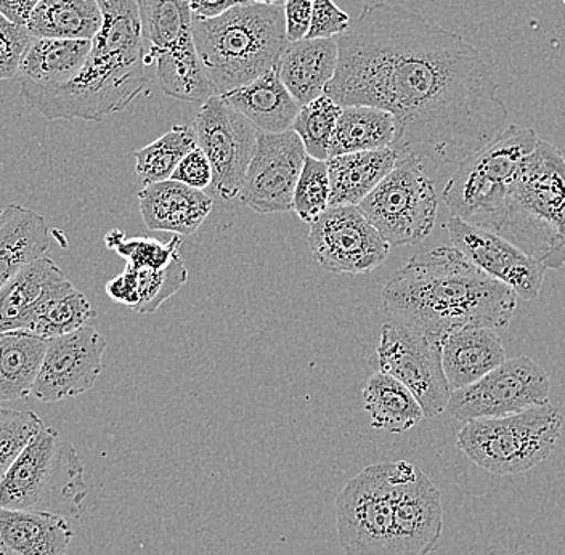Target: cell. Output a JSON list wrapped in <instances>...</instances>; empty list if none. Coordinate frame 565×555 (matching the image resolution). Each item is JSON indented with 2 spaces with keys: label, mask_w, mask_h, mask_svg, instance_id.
I'll return each instance as SVG.
<instances>
[{
  "label": "cell",
  "mask_w": 565,
  "mask_h": 555,
  "mask_svg": "<svg viewBox=\"0 0 565 555\" xmlns=\"http://www.w3.org/2000/svg\"><path fill=\"white\" fill-rule=\"evenodd\" d=\"M328 97L394 115L401 158L461 164L510 124L486 60L461 34L387 2L363 7L338 38Z\"/></svg>",
  "instance_id": "1"
},
{
  "label": "cell",
  "mask_w": 565,
  "mask_h": 555,
  "mask_svg": "<svg viewBox=\"0 0 565 555\" xmlns=\"http://www.w3.org/2000/svg\"><path fill=\"white\" fill-rule=\"evenodd\" d=\"M391 321L444 339L461 328L510 327L518 295L490 278L454 246L412 257L381 292Z\"/></svg>",
  "instance_id": "2"
},
{
  "label": "cell",
  "mask_w": 565,
  "mask_h": 555,
  "mask_svg": "<svg viewBox=\"0 0 565 555\" xmlns=\"http://www.w3.org/2000/svg\"><path fill=\"white\" fill-rule=\"evenodd\" d=\"M100 31L79 73L53 88H21L20 97L45 119L105 121L122 111L147 87V60L137 0H97Z\"/></svg>",
  "instance_id": "3"
},
{
  "label": "cell",
  "mask_w": 565,
  "mask_h": 555,
  "mask_svg": "<svg viewBox=\"0 0 565 555\" xmlns=\"http://www.w3.org/2000/svg\"><path fill=\"white\" fill-rule=\"evenodd\" d=\"M193 39L215 95L263 76L288 49L282 7L242 2L224 15L193 17Z\"/></svg>",
  "instance_id": "4"
},
{
  "label": "cell",
  "mask_w": 565,
  "mask_h": 555,
  "mask_svg": "<svg viewBox=\"0 0 565 555\" xmlns=\"http://www.w3.org/2000/svg\"><path fill=\"white\" fill-rule=\"evenodd\" d=\"M497 235L547 270L565 265V157L540 139L512 186Z\"/></svg>",
  "instance_id": "5"
},
{
  "label": "cell",
  "mask_w": 565,
  "mask_h": 555,
  "mask_svg": "<svg viewBox=\"0 0 565 555\" xmlns=\"http://www.w3.org/2000/svg\"><path fill=\"white\" fill-rule=\"evenodd\" d=\"M539 141L535 130L510 124L489 145L458 164L441 193L451 217L497 233L512 186Z\"/></svg>",
  "instance_id": "6"
},
{
  "label": "cell",
  "mask_w": 565,
  "mask_h": 555,
  "mask_svg": "<svg viewBox=\"0 0 565 555\" xmlns=\"http://www.w3.org/2000/svg\"><path fill=\"white\" fill-rule=\"evenodd\" d=\"M87 493L76 448L55 429L42 427L0 482V508L77 519Z\"/></svg>",
  "instance_id": "7"
},
{
  "label": "cell",
  "mask_w": 565,
  "mask_h": 555,
  "mask_svg": "<svg viewBox=\"0 0 565 555\" xmlns=\"http://www.w3.org/2000/svg\"><path fill=\"white\" fill-rule=\"evenodd\" d=\"M556 406H539L497 419L466 423L457 435L459 450L494 476H518L546 461L563 435Z\"/></svg>",
  "instance_id": "8"
},
{
  "label": "cell",
  "mask_w": 565,
  "mask_h": 555,
  "mask_svg": "<svg viewBox=\"0 0 565 555\" xmlns=\"http://www.w3.org/2000/svg\"><path fill=\"white\" fill-rule=\"evenodd\" d=\"M359 207L388 246H413L433 233L439 198L423 159L404 157Z\"/></svg>",
  "instance_id": "9"
},
{
  "label": "cell",
  "mask_w": 565,
  "mask_h": 555,
  "mask_svg": "<svg viewBox=\"0 0 565 555\" xmlns=\"http://www.w3.org/2000/svg\"><path fill=\"white\" fill-rule=\"evenodd\" d=\"M392 493L394 462L369 466L342 488L334 514L345 555H398Z\"/></svg>",
  "instance_id": "10"
},
{
  "label": "cell",
  "mask_w": 565,
  "mask_h": 555,
  "mask_svg": "<svg viewBox=\"0 0 565 555\" xmlns=\"http://www.w3.org/2000/svg\"><path fill=\"white\" fill-rule=\"evenodd\" d=\"M376 355L380 371L409 388L424 416H440L447 409L454 392L441 366V339L387 321L381 328Z\"/></svg>",
  "instance_id": "11"
},
{
  "label": "cell",
  "mask_w": 565,
  "mask_h": 555,
  "mask_svg": "<svg viewBox=\"0 0 565 555\" xmlns=\"http://www.w3.org/2000/svg\"><path fill=\"white\" fill-rule=\"evenodd\" d=\"M551 380L529 356H515L451 394L448 413L461 423L497 419L550 403Z\"/></svg>",
  "instance_id": "12"
},
{
  "label": "cell",
  "mask_w": 565,
  "mask_h": 555,
  "mask_svg": "<svg viewBox=\"0 0 565 555\" xmlns=\"http://www.w3.org/2000/svg\"><path fill=\"white\" fill-rule=\"evenodd\" d=\"M193 129L198 147L210 159L215 193L224 201L236 200L245 185L259 130L221 95L201 105Z\"/></svg>",
  "instance_id": "13"
},
{
  "label": "cell",
  "mask_w": 565,
  "mask_h": 555,
  "mask_svg": "<svg viewBox=\"0 0 565 555\" xmlns=\"http://www.w3.org/2000/svg\"><path fill=\"white\" fill-rule=\"evenodd\" d=\"M310 253L334 275H366L387 259L392 247L359 206L328 207L310 224Z\"/></svg>",
  "instance_id": "14"
},
{
  "label": "cell",
  "mask_w": 565,
  "mask_h": 555,
  "mask_svg": "<svg viewBox=\"0 0 565 555\" xmlns=\"http://www.w3.org/2000/svg\"><path fill=\"white\" fill-rule=\"evenodd\" d=\"M307 154L295 130L257 134V147L239 201L257 214H282L295 209V190Z\"/></svg>",
  "instance_id": "15"
},
{
  "label": "cell",
  "mask_w": 565,
  "mask_h": 555,
  "mask_svg": "<svg viewBox=\"0 0 565 555\" xmlns=\"http://www.w3.org/2000/svg\"><path fill=\"white\" fill-rule=\"evenodd\" d=\"M105 350V335L92 327L51 339L33 397L56 403L86 394L104 371Z\"/></svg>",
  "instance_id": "16"
},
{
  "label": "cell",
  "mask_w": 565,
  "mask_h": 555,
  "mask_svg": "<svg viewBox=\"0 0 565 555\" xmlns=\"http://www.w3.org/2000/svg\"><path fill=\"white\" fill-rule=\"evenodd\" d=\"M392 504L398 555L434 553L444 530L441 494L412 462H394Z\"/></svg>",
  "instance_id": "17"
},
{
  "label": "cell",
  "mask_w": 565,
  "mask_h": 555,
  "mask_svg": "<svg viewBox=\"0 0 565 555\" xmlns=\"http://www.w3.org/2000/svg\"><path fill=\"white\" fill-rule=\"evenodd\" d=\"M445 228L451 246L483 274L503 282L524 300L540 296L547 271L542 262L532 259L497 233L477 228L457 217L448 218Z\"/></svg>",
  "instance_id": "18"
},
{
  "label": "cell",
  "mask_w": 565,
  "mask_h": 555,
  "mask_svg": "<svg viewBox=\"0 0 565 555\" xmlns=\"http://www.w3.org/2000/svg\"><path fill=\"white\" fill-rule=\"evenodd\" d=\"M71 288L73 282L55 262L45 256L34 260L0 289V334L30 331L41 310Z\"/></svg>",
  "instance_id": "19"
},
{
  "label": "cell",
  "mask_w": 565,
  "mask_h": 555,
  "mask_svg": "<svg viewBox=\"0 0 565 555\" xmlns=\"http://www.w3.org/2000/svg\"><path fill=\"white\" fill-rule=\"evenodd\" d=\"M139 204L141 218L150 232L192 236L210 217L214 200L203 190L166 180L143 186Z\"/></svg>",
  "instance_id": "20"
},
{
  "label": "cell",
  "mask_w": 565,
  "mask_h": 555,
  "mask_svg": "<svg viewBox=\"0 0 565 555\" xmlns=\"http://www.w3.org/2000/svg\"><path fill=\"white\" fill-rule=\"evenodd\" d=\"M507 360L500 335L490 328H461L441 339V366L451 392L482 380Z\"/></svg>",
  "instance_id": "21"
},
{
  "label": "cell",
  "mask_w": 565,
  "mask_h": 555,
  "mask_svg": "<svg viewBox=\"0 0 565 555\" xmlns=\"http://www.w3.org/2000/svg\"><path fill=\"white\" fill-rule=\"evenodd\" d=\"M339 65L338 39L292 42L278 62V73L300 106L327 94Z\"/></svg>",
  "instance_id": "22"
},
{
  "label": "cell",
  "mask_w": 565,
  "mask_h": 555,
  "mask_svg": "<svg viewBox=\"0 0 565 555\" xmlns=\"http://www.w3.org/2000/svg\"><path fill=\"white\" fill-rule=\"evenodd\" d=\"M73 538V529L65 517L0 508L2 555H66Z\"/></svg>",
  "instance_id": "23"
},
{
  "label": "cell",
  "mask_w": 565,
  "mask_h": 555,
  "mask_svg": "<svg viewBox=\"0 0 565 555\" xmlns=\"http://www.w3.org/2000/svg\"><path fill=\"white\" fill-rule=\"evenodd\" d=\"M228 105L257 127L260 132L281 134L292 129L300 106L282 84L278 65L246 86L221 95Z\"/></svg>",
  "instance_id": "24"
},
{
  "label": "cell",
  "mask_w": 565,
  "mask_h": 555,
  "mask_svg": "<svg viewBox=\"0 0 565 555\" xmlns=\"http://www.w3.org/2000/svg\"><path fill=\"white\" fill-rule=\"evenodd\" d=\"M51 244L44 217L31 209L12 206L0 212V289L34 260L44 257Z\"/></svg>",
  "instance_id": "25"
},
{
  "label": "cell",
  "mask_w": 565,
  "mask_h": 555,
  "mask_svg": "<svg viewBox=\"0 0 565 555\" xmlns=\"http://www.w3.org/2000/svg\"><path fill=\"white\" fill-rule=\"evenodd\" d=\"M92 41L34 38L21 60V88H53L73 79L90 53Z\"/></svg>",
  "instance_id": "26"
},
{
  "label": "cell",
  "mask_w": 565,
  "mask_h": 555,
  "mask_svg": "<svg viewBox=\"0 0 565 555\" xmlns=\"http://www.w3.org/2000/svg\"><path fill=\"white\" fill-rule=\"evenodd\" d=\"M394 148L341 154L327 161L330 174V207L359 206L397 164Z\"/></svg>",
  "instance_id": "27"
},
{
  "label": "cell",
  "mask_w": 565,
  "mask_h": 555,
  "mask_svg": "<svg viewBox=\"0 0 565 555\" xmlns=\"http://www.w3.org/2000/svg\"><path fill=\"white\" fill-rule=\"evenodd\" d=\"M147 66L159 55L193 47L190 0H137Z\"/></svg>",
  "instance_id": "28"
},
{
  "label": "cell",
  "mask_w": 565,
  "mask_h": 555,
  "mask_svg": "<svg viewBox=\"0 0 565 555\" xmlns=\"http://www.w3.org/2000/svg\"><path fill=\"white\" fill-rule=\"evenodd\" d=\"M47 342L26 330L0 334V402H18L33 395Z\"/></svg>",
  "instance_id": "29"
},
{
  "label": "cell",
  "mask_w": 565,
  "mask_h": 555,
  "mask_svg": "<svg viewBox=\"0 0 565 555\" xmlns=\"http://www.w3.org/2000/svg\"><path fill=\"white\" fill-rule=\"evenodd\" d=\"M363 402L371 427L388 434L408 433L426 417L409 388L383 371H377L366 381Z\"/></svg>",
  "instance_id": "30"
},
{
  "label": "cell",
  "mask_w": 565,
  "mask_h": 555,
  "mask_svg": "<svg viewBox=\"0 0 565 555\" xmlns=\"http://www.w3.org/2000/svg\"><path fill=\"white\" fill-rule=\"evenodd\" d=\"M104 17L97 0H41L26 28L33 38L92 41Z\"/></svg>",
  "instance_id": "31"
},
{
  "label": "cell",
  "mask_w": 565,
  "mask_h": 555,
  "mask_svg": "<svg viewBox=\"0 0 565 555\" xmlns=\"http://www.w3.org/2000/svg\"><path fill=\"white\" fill-rule=\"evenodd\" d=\"M397 134L394 115L374 106H345L339 116L330 158L392 148Z\"/></svg>",
  "instance_id": "32"
},
{
  "label": "cell",
  "mask_w": 565,
  "mask_h": 555,
  "mask_svg": "<svg viewBox=\"0 0 565 555\" xmlns=\"http://www.w3.org/2000/svg\"><path fill=\"white\" fill-rule=\"evenodd\" d=\"M196 148L198 140L193 126L179 124L153 143L134 151L137 161L136 172L141 185L148 186L171 180L177 166Z\"/></svg>",
  "instance_id": "33"
},
{
  "label": "cell",
  "mask_w": 565,
  "mask_h": 555,
  "mask_svg": "<svg viewBox=\"0 0 565 555\" xmlns=\"http://www.w3.org/2000/svg\"><path fill=\"white\" fill-rule=\"evenodd\" d=\"M95 317L97 312L88 302L86 295L79 289L71 288L70 291L56 296L41 310L30 331L51 341L87 327L88 321Z\"/></svg>",
  "instance_id": "34"
},
{
  "label": "cell",
  "mask_w": 565,
  "mask_h": 555,
  "mask_svg": "<svg viewBox=\"0 0 565 555\" xmlns=\"http://www.w3.org/2000/svg\"><path fill=\"white\" fill-rule=\"evenodd\" d=\"M341 113L342 106L335 104L328 95H321L317 100L300 108L298 118L292 124V130L302 140L309 157L321 159V161L330 159L331 141H333Z\"/></svg>",
  "instance_id": "35"
},
{
  "label": "cell",
  "mask_w": 565,
  "mask_h": 555,
  "mask_svg": "<svg viewBox=\"0 0 565 555\" xmlns=\"http://www.w3.org/2000/svg\"><path fill=\"white\" fill-rule=\"evenodd\" d=\"M331 183L327 161L307 157L295 190V209L300 221L313 224L330 207Z\"/></svg>",
  "instance_id": "36"
},
{
  "label": "cell",
  "mask_w": 565,
  "mask_h": 555,
  "mask_svg": "<svg viewBox=\"0 0 565 555\" xmlns=\"http://www.w3.org/2000/svg\"><path fill=\"white\" fill-rule=\"evenodd\" d=\"M137 271V270H136ZM139 303L134 312L139 314H151L157 312L159 307L179 292L189 279L185 262L177 254L174 260L161 270H139Z\"/></svg>",
  "instance_id": "37"
},
{
  "label": "cell",
  "mask_w": 565,
  "mask_h": 555,
  "mask_svg": "<svg viewBox=\"0 0 565 555\" xmlns=\"http://www.w3.org/2000/svg\"><path fill=\"white\" fill-rule=\"evenodd\" d=\"M42 427L44 420L34 412L0 408V482Z\"/></svg>",
  "instance_id": "38"
},
{
  "label": "cell",
  "mask_w": 565,
  "mask_h": 555,
  "mask_svg": "<svg viewBox=\"0 0 565 555\" xmlns=\"http://www.w3.org/2000/svg\"><path fill=\"white\" fill-rule=\"evenodd\" d=\"M180 246L182 239L179 235L169 243H161L154 238H124L113 250L122 257L127 262V267L132 270H161L180 254Z\"/></svg>",
  "instance_id": "39"
},
{
  "label": "cell",
  "mask_w": 565,
  "mask_h": 555,
  "mask_svg": "<svg viewBox=\"0 0 565 555\" xmlns=\"http://www.w3.org/2000/svg\"><path fill=\"white\" fill-rule=\"evenodd\" d=\"M33 41L26 26H20L0 15V81L18 76L24 52Z\"/></svg>",
  "instance_id": "40"
},
{
  "label": "cell",
  "mask_w": 565,
  "mask_h": 555,
  "mask_svg": "<svg viewBox=\"0 0 565 555\" xmlns=\"http://www.w3.org/2000/svg\"><path fill=\"white\" fill-rule=\"evenodd\" d=\"M351 23L349 13L339 9L334 0H313L312 23L306 39H338Z\"/></svg>",
  "instance_id": "41"
},
{
  "label": "cell",
  "mask_w": 565,
  "mask_h": 555,
  "mask_svg": "<svg viewBox=\"0 0 565 555\" xmlns=\"http://www.w3.org/2000/svg\"><path fill=\"white\" fill-rule=\"evenodd\" d=\"M171 180L192 186L196 190H206L214 182V172L206 153L200 147L186 154L172 174Z\"/></svg>",
  "instance_id": "42"
},
{
  "label": "cell",
  "mask_w": 565,
  "mask_h": 555,
  "mask_svg": "<svg viewBox=\"0 0 565 555\" xmlns=\"http://www.w3.org/2000/svg\"><path fill=\"white\" fill-rule=\"evenodd\" d=\"M282 12L289 44L306 39L312 23L313 0H286Z\"/></svg>",
  "instance_id": "43"
},
{
  "label": "cell",
  "mask_w": 565,
  "mask_h": 555,
  "mask_svg": "<svg viewBox=\"0 0 565 555\" xmlns=\"http://www.w3.org/2000/svg\"><path fill=\"white\" fill-rule=\"evenodd\" d=\"M106 295L116 302L122 303V306L130 307L132 310L136 309L140 299L137 271L127 267L121 275L106 282Z\"/></svg>",
  "instance_id": "44"
},
{
  "label": "cell",
  "mask_w": 565,
  "mask_h": 555,
  "mask_svg": "<svg viewBox=\"0 0 565 555\" xmlns=\"http://www.w3.org/2000/svg\"><path fill=\"white\" fill-rule=\"evenodd\" d=\"M41 0H0V15L12 23L26 26Z\"/></svg>",
  "instance_id": "45"
},
{
  "label": "cell",
  "mask_w": 565,
  "mask_h": 555,
  "mask_svg": "<svg viewBox=\"0 0 565 555\" xmlns=\"http://www.w3.org/2000/svg\"><path fill=\"white\" fill-rule=\"evenodd\" d=\"M242 2L243 0H190V9L193 17L212 20V18L224 15Z\"/></svg>",
  "instance_id": "46"
},
{
  "label": "cell",
  "mask_w": 565,
  "mask_h": 555,
  "mask_svg": "<svg viewBox=\"0 0 565 555\" xmlns=\"http://www.w3.org/2000/svg\"><path fill=\"white\" fill-rule=\"evenodd\" d=\"M243 2L259 3V6L282 7L285 6L286 0H243Z\"/></svg>",
  "instance_id": "47"
},
{
  "label": "cell",
  "mask_w": 565,
  "mask_h": 555,
  "mask_svg": "<svg viewBox=\"0 0 565 555\" xmlns=\"http://www.w3.org/2000/svg\"><path fill=\"white\" fill-rule=\"evenodd\" d=\"M563 3H564V6H565V0H563Z\"/></svg>",
  "instance_id": "48"
},
{
  "label": "cell",
  "mask_w": 565,
  "mask_h": 555,
  "mask_svg": "<svg viewBox=\"0 0 565 555\" xmlns=\"http://www.w3.org/2000/svg\"><path fill=\"white\" fill-rule=\"evenodd\" d=\"M0 212H2V209H0Z\"/></svg>",
  "instance_id": "49"
},
{
  "label": "cell",
  "mask_w": 565,
  "mask_h": 555,
  "mask_svg": "<svg viewBox=\"0 0 565 555\" xmlns=\"http://www.w3.org/2000/svg\"><path fill=\"white\" fill-rule=\"evenodd\" d=\"M0 555H2V554H0Z\"/></svg>",
  "instance_id": "50"
}]
</instances>
